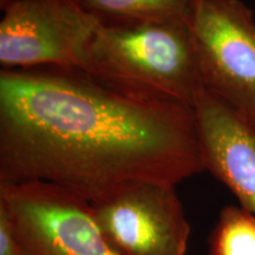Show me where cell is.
Segmentation results:
<instances>
[{
	"label": "cell",
	"instance_id": "obj_1",
	"mask_svg": "<svg viewBox=\"0 0 255 255\" xmlns=\"http://www.w3.org/2000/svg\"><path fill=\"white\" fill-rule=\"evenodd\" d=\"M202 171L193 108L137 100L79 69L0 72V183H51L98 205Z\"/></svg>",
	"mask_w": 255,
	"mask_h": 255
},
{
	"label": "cell",
	"instance_id": "obj_2",
	"mask_svg": "<svg viewBox=\"0 0 255 255\" xmlns=\"http://www.w3.org/2000/svg\"><path fill=\"white\" fill-rule=\"evenodd\" d=\"M79 70L120 94L188 108L205 88L183 20L100 23Z\"/></svg>",
	"mask_w": 255,
	"mask_h": 255
},
{
	"label": "cell",
	"instance_id": "obj_3",
	"mask_svg": "<svg viewBox=\"0 0 255 255\" xmlns=\"http://www.w3.org/2000/svg\"><path fill=\"white\" fill-rule=\"evenodd\" d=\"M205 89L255 122V15L242 0H199L190 21Z\"/></svg>",
	"mask_w": 255,
	"mask_h": 255
},
{
	"label": "cell",
	"instance_id": "obj_4",
	"mask_svg": "<svg viewBox=\"0 0 255 255\" xmlns=\"http://www.w3.org/2000/svg\"><path fill=\"white\" fill-rule=\"evenodd\" d=\"M98 25L77 0H17L0 21L2 70L81 69Z\"/></svg>",
	"mask_w": 255,
	"mask_h": 255
},
{
	"label": "cell",
	"instance_id": "obj_5",
	"mask_svg": "<svg viewBox=\"0 0 255 255\" xmlns=\"http://www.w3.org/2000/svg\"><path fill=\"white\" fill-rule=\"evenodd\" d=\"M21 255H120L96 227L90 203L45 182L0 183Z\"/></svg>",
	"mask_w": 255,
	"mask_h": 255
},
{
	"label": "cell",
	"instance_id": "obj_6",
	"mask_svg": "<svg viewBox=\"0 0 255 255\" xmlns=\"http://www.w3.org/2000/svg\"><path fill=\"white\" fill-rule=\"evenodd\" d=\"M175 188L143 184L91 205L104 241L120 255H187L190 223Z\"/></svg>",
	"mask_w": 255,
	"mask_h": 255
},
{
	"label": "cell",
	"instance_id": "obj_7",
	"mask_svg": "<svg viewBox=\"0 0 255 255\" xmlns=\"http://www.w3.org/2000/svg\"><path fill=\"white\" fill-rule=\"evenodd\" d=\"M193 110L203 168L255 215V122L205 88Z\"/></svg>",
	"mask_w": 255,
	"mask_h": 255
},
{
	"label": "cell",
	"instance_id": "obj_8",
	"mask_svg": "<svg viewBox=\"0 0 255 255\" xmlns=\"http://www.w3.org/2000/svg\"><path fill=\"white\" fill-rule=\"evenodd\" d=\"M199 0H77L100 23L183 20L190 24Z\"/></svg>",
	"mask_w": 255,
	"mask_h": 255
},
{
	"label": "cell",
	"instance_id": "obj_9",
	"mask_svg": "<svg viewBox=\"0 0 255 255\" xmlns=\"http://www.w3.org/2000/svg\"><path fill=\"white\" fill-rule=\"evenodd\" d=\"M209 255H255V215L226 206L209 240Z\"/></svg>",
	"mask_w": 255,
	"mask_h": 255
},
{
	"label": "cell",
	"instance_id": "obj_10",
	"mask_svg": "<svg viewBox=\"0 0 255 255\" xmlns=\"http://www.w3.org/2000/svg\"><path fill=\"white\" fill-rule=\"evenodd\" d=\"M0 255H21L13 221L2 203H0Z\"/></svg>",
	"mask_w": 255,
	"mask_h": 255
},
{
	"label": "cell",
	"instance_id": "obj_11",
	"mask_svg": "<svg viewBox=\"0 0 255 255\" xmlns=\"http://www.w3.org/2000/svg\"><path fill=\"white\" fill-rule=\"evenodd\" d=\"M15 1H17V0H0V9L4 12L6 8H8L9 6H11L12 4H14Z\"/></svg>",
	"mask_w": 255,
	"mask_h": 255
}]
</instances>
